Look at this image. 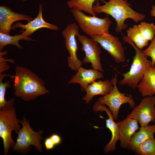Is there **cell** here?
I'll return each mask as SVG.
<instances>
[{
    "mask_svg": "<svg viewBox=\"0 0 155 155\" xmlns=\"http://www.w3.org/2000/svg\"><path fill=\"white\" fill-rule=\"evenodd\" d=\"M7 75H8L0 73V110L4 107L7 102V100L5 98L6 89L11 86L9 81L7 80L4 82H2L3 79Z\"/></svg>",
    "mask_w": 155,
    "mask_h": 155,
    "instance_id": "d4e9b609",
    "label": "cell"
},
{
    "mask_svg": "<svg viewBox=\"0 0 155 155\" xmlns=\"http://www.w3.org/2000/svg\"><path fill=\"white\" fill-rule=\"evenodd\" d=\"M138 122L128 115L125 119L117 122L119 127V140L122 148H127L132 137L139 128Z\"/></svg>",
    "mask_w": 155,
    "mask_h": 155,
    "instance_id": "2e32d148",
    "label": "cell"
},
{
    "mask_svg": "<svg viewBox=\"0 0 155 155\" xmlns=\"http://www.w3.org/2000/svg\"><path fill=\"white\" fill-rule=\"evenodd\" d=\"M82 44L81 50L84 52L85 56L83 59L85 63H90L92 68L103 72V70L101 63V50L99 44L92 38L83 35L79 34L76 36Z\"/></svg>",
    "mask_w": 155,
    "mask_h": 155,
    "instance_id": "8fae6325",
    "label": "cell"
},
{
    "mask_svg": "<svg viewBox=\"0 0 155 155\" xmlns=\"http://www.w3.org/2000/svg\"><path fill=\"white\" fill-rule=\"evenodd\" d=\"M126 32L127 37L140 49L142 50L143 48L148 46V41L143 37L139 30L137 25H135L133 27L129 28Z\"/></svg>",
    "mask_w": 155,
    "mask_h": 155,
    "instance_id": "7402d4cb",
    "label": "cell"
},
{
    "mask_svg": "<svg viewBox=\"0 0 155 155\" xmlns=\"http://www.w3.org/2000/svg\"><path fill=\"white\" fill-rule=\"evenodd\" d=\"M139 155H155V139L154 137L149 139L136 147L134 150Z\"/></svg>",
    "mask_w": 155,
    "mask_h": 155,
    "instance_id": "603a6c76",
    "label": "cell"
},
{
    "mask_svg": "<svg viewBox=\"0 0 155 155\" xmlns=\"http://www.w3.org/2000/svg\"><path fill=\"white\" fill-rule=\"evenodd\" d=\"M93 108L95 113L105 111L108 116V119L106 120V126L111 131L112 137L110 142L104 148V150L105 153L113 152L116 149V143L119 138L118 124L115 122L111 111L105 105L97 101L93 105Z\"/></svg>",
    "mask_w": 155,
    "mask_h": 155,
    "instance_id": "4fadbf2b",
    "label": "cell"
},
{
    "mask_svg": "<svg viewBox=\"0 0 155 155\" xmlns=\"http://www.w3.org/2000/svg\"><path fill=\"white\" fill-rule=\"evenodd\" d=\"M117 74L115 73V77L111 80L113 86V89L109 93L99 98L97 100L108 107L115 121L118 119L119 110L122 104H129L131 108L135 106V102L131 96H126L125 94L119 91L117 85Z\"/></svg>",
    "mask_w": 155,
    "mask_h": 155,
    "instance_id": "52a82bcc",
    "label": "cell"
},
{
    "mask_svg": "<svg viewBox=\"0 0 155 155\" xmlns=\"http://www.w3.org/2000/svg\"><path fill=\"white\" fill-rule=\"evenodd\" d=\"M44 144L47 150L52 149L55 146L50 136L45 139L44 141Z\"/></svg>",
    "mask_w": 155,
    "mask_h": 155,
    "instance_id": "4316f807",
    "label": "cell"
},
{
    "mask_svg": "<svg viewBox=\"0 0 155 155\" xmlns=\"http://www.w3.org/2000/svg\"><path fill=\"white\" fill-rule=\"evenodd\" d=\"M104 4L100 5L98 3L93 5V10L95 13H104L111 16L116 20V32L117 33L126 29L128 26L124 23L128 18L132 19L137 23L146 17L143 14L139 13L133 9L130 4L126 0H108L104 1Z\"/></svg>",
    "mask_w": 155,
    "mask_h": 155,
    "instance_id": "7a4b0ae2",
    "label": "cell"
},
{
    "mask_svg": "<svg viewBox=\"0 0 155 155\" xmlns=\"http://www.w3.org/2000/svg\"><path fill=\"white\" fill-rule=\"evenodd\" d=\"M154 122L155 124H154V126H155V121H154Z\"/></svg>",
    "mask_w": 155,
    "mask_h": 155,
    "instance_id": "4dcf8cb0",
    "label": "cell"
},
{
    "mask_svg": "<svg viewBox=\"0 0 155 155\" xmlns=\"http://www.w3.org/2000/svg\"><path fill=\"white\" fill-rule=\"evenodd\" d=\"M28 0H22V1L24 2L27 1Z\"/></svg>",
    "mask_w": 155,
    "mask_h": 155,
    "instance_id": "f546056e",
    "label": "cell"
},
{
    "mask_svg": "<svg viewBox=\"0 0 155 155\" xmlns=\"http://www.w3.org/2000/svg\"><path fill=\"white\" fill-rule=\"evenodd\" d=\"M96 0H69L67 3L71 9L84 11L92 16H96L93 11V4Z\"/></svg>",
    "mask_w": 155,
    "mask_h": 155,
    "instance_id": "44dd1931",
    "label": "cell"
},
{
    "mask_svg": "<svg viewBox=\"0 0 155 155\" xmlns=\"http://www.w3.org/2000/svg\"><path fill=\"white\" fill-rule=\"evenodd\" d=\"M20 28L22 30L20 31L23 35L26 36H30L36 30L42 28H46L53 30H58L59 28L57 25L45 21L42 17V5L40 4L37 16L33 20L28 22L26 24L17 22L12 26V30Z\"/></svg>",
    "mask_w": 155,
    "mask_h": 155,
    "instance_id": "7c38bea8",
    "label": "cell"
},
{
    "mask_svg": "<svg viewBox=\"0 0 155 155\" xmlns=\"http://www.w3.org/2000/svg\"><path fill=\"white\" fill-rule=\"evenodd\" d=\"M143 37L148 41H151L155 35V25L153 23L141 22L137 25Z\"/></svg>",
    "mask_w": 155,
    "mask_h": 155,
    "instance_id": "cb8c5ba5",
    "label": "cell"
},
{
    "mask_svg": "<svg viewBox=\"0 0 155 155\" xmlns=\"http://www.w3.org/2000/svg\"><path fill=\"white\" fill-rule=\"evenodd\" d=\"M90 37L106 51L116 63H120L126 61L124 48L117 37L109 33Z\"/></svg>",
    "mask_w": 155,
    "mask_h": 155,
    "instance_id": "30bf717a",
    "label": "cell"
},
{
    "mask_svg": "<svg viewBox=\"0 0 155 155\" xmlns=\"http://www.w3.org/2000/svg\"><path fill=\"white\" fill-rule=\"evenodd\" d=\"M50 137L53 142L55 146L58 145L61 142V138L60 136L57 134H53Z\"/></svg>",
    "mask_w": 155,
    "mask_h": 155,
    "instance_id": "83f0119b",
    "label": "cell"
},
{
    "mask_svg": "<svg viewBox=\"0 0 155 155\" xmlns=\"http://www.w3.org/2000/svg\"><path fill=\"white\" fill-rule=\"evenodd\" d=\"M15 73V75L10 77L14 79L13 86L15 97L28 101L49 92L44 81L29 69L17 65Z\"/></svg>",
    "mask_w": 155,
    "mask_h": 155,
    "instance_id": "6da1fadb",
    "label": "cell"
},
{
    "mask_svg": "<svg viewBox=\"0 0 155 155\" xmlns=\"http://www.w3.org/2000/svg\"><path fill=\"white\" fill-rule=\"evenodd\" d=\"M144 97L128 115L136 120L142 127L147 126L150 122H154L155 120V96Z\"/></svg>",
    "mask_w": 155,
    "mask_h": 155,
    "instance_id": "9c48e42d",
    "label": "cell"
},
{
    "mask_svg": "<svg viewBox=\"0 0 155 155\" xmlns=\"http://www.w3.org/2000/svg\"><path fill=\"white\" fill-rule=\"evenodd\" d=\"M122 38L134 48L135 55L129 71L121 74L123 78L119 81V84L121 86L127 85L133 90H135L147 69L152 66V62L148 59V57L144 54L142 51L138 49L127 36H124Z\"/></svg>",
    "mask_w": 155,
    "mask_h": 155,
    "instance_id": "277c9868",
    "label": "cell"
},
{
    "mask_svg": "<svg viewBox=\"0 0 155 155\" xmlns=\"http://www.w3.org/2000/svg\"><path fill=\"white\" fill-rule=\"evenodd\" d=\"M150 14L151 16L155 17V6L152 5Z\"/></svg>",
    "mask_w": 155,
    "mask_h": 155,
    "instance_id": "f1b7e54d",
    "label": "cell"
},
{
    "mask_svg": "<svg viewBox=\"0 0 155 155\" xmlns=\"http://www.w3.org/2000/svg\"><path fill=\"white\" fill-rule=\"evenodd\" d=\"M137 88L143 97L155 95V66L147 69Z\"/></svg>",
    "mask_w": 155,
    "mask_h": 155,
    "instance_id": "ac0fdd59",
    "label": "cell"
},
{
    "mask_svg": "<svg viewBox=\"0 0 155 155\" xmlns=\"http://www.w3.org/2000/svg\"><path fill=\"white\" fill-rule=\"evenodd\" d=\"M22 40L28 41L32 40L29 36H25L22 34L11 36L0 32V51H1L6 46L9 44L15 45L20 49H23L19 43V41Z\"/></svg>",
    "mask_w": 155,
    "mask_h": 155,
    "instance_id": "ffe728a7",
    "label": "cell"
},
{
    "mask_svg": "<svg viewBox=\"0 0 155 155\" xmlns=\"http://www.w3.org/2000/svg\"><path fill=\"white\" fill-rule=\"evenodd\" d=\"M71 11L80 28L90 37L109 33L112 22L107 16L100 18L87 16L80 10L71 9Z\"/></svg>",
    "mask_w": 155,
    "mask_h": 155,
    "instance_id": "8992f818",
    "label": "cell"
},
{
    "mask_svg": "<svg viewBox=\"0 0 155 155\" xmlns=\"http://www.w3.org/2000/svg\"><path fill=\"white\" fill-rule=\"evenodd\" d=\"M32 20L30 16L13 11L10 8L4 6H0V32L9 35L12 25L15 22Z\"/></svg>",
    "mask_w": 155,
    "mask_h": 155,
    "instance_id": "5bb4252c",
    "label": "cell"
},
{
    "mask_svg": "<svg viewBox=\"0 0 155 155\" xmlns=\"http://www.w3.org/2000/svg\"><path fill=\"white\" fill-rule=\"evenodd\" d=\"M155 133L154 125L141 127L139 130L133 135L127 148L133 151L136 147L145 141L154 137Z\"/></svg>",
    "mask_w": 155,
    "mask_h": 155,
    "instance_id": "d6986e66",
    "label": "cell"
},
{
    "mask_svg": "<svg viewBox=\"0 0 155 155\" xmlns=\"http://www.w3.org/2000/svg\"><path fill=\"white\" fill-rule=\"evenodd\" d=\"M22 127L18 132V137L16 144L12 151H14L22 154H26L31 148L30 146H34L39 152H43L41 142L43 139L42 135L43 131H34L30 126L29 122L24 116L22 120H20Z\"/></svg>",
    "mask_w": 155,
    "mask_h": 155,
    "instance_id": "5b68a950",
    "label": "cell"
},
{
    "mask_svg": "<svg viewBox=\"0 0 155 155\" xmlns=\"http://www.w3.org/2000/svg\"><path fill=\"white\" fill-rule=\"evenodd\" d=\"M143 53L147 57H150L152 59V66H155V35L151 40L148 47L142 51Z\"/></svg>",
    "mask_w": 155,
    "mask_h": 155,
    "instance_id": "484cf974",
    "label": "cell"
},
{
    "mask_svg": "<svg viewBox=\"0 0 155 155\" xmlns=\"http://www.w3.org/2000/svg\"><path fill=\"white\" fill-rule=\"evenodd\" d=\"M104 77L102 72L93 69H87L80 67L77 72L73 76L68 84L78 83L80 84L82 91H85L90 84L98 79Z\"/></svg>",
    "mask_w": 155,
    "mask_h": 155,
    "instance_id": "9a60e30c",
    "label": "cell"
},
{
    "mask_svg": "<svg viewBox=\"0 0 155 155\" xmlns=\"http://www.w3.org/2000/svg\"><path fill=\"white\" fill-rule=\"evenodd\" d=\"M79 29V26L73 23L68 24L62 32L66 48L69 54L67 58L68 66L71 70L75 71L83 65L76 54L78 47L75 37L80 34Z\"/></svg>",
    "mask_w": 155,
    "mask_h": 155,
    "instance_id": "ba28073f",
    "label": "cell"
},
{
    "mask_svg": "<svg viewBox=\"0 0 155 155\" xmlns=\"http://www.w3.org/2000/svg\"><path fill=\"white\" fill-rule=\"evenodd\" d=\"M14 102V98L7 100L4 107L0 110V137L2 140L5 155L16 144L11 137L12 131L17 133L21 129L20 120L17 119L16 108L13 106Z\"/></svg>",
    "mask_w": 155,
    "mask_h": 155,
    "instance_id": "3957f363",
    "label": "cell"
},
{
    "mask_svg": "<svg viewBox=\"0 0 155 155\" xmlns=\"http://www.w3.org/2000/svg\"><path fill=\"white\" fill-rule=\"evenodd\" d=\"M113 88L111 82L108 80L94 81L85 90L86 94L83 100L85 101L86 104H88L95 96L106 95L111 91Z\"/></svg>",
    "mask_w": 155,
    "mask_h": 155,
    "instance_id": "e0dca14e",
    "label": "cell"
}]
</instances>
